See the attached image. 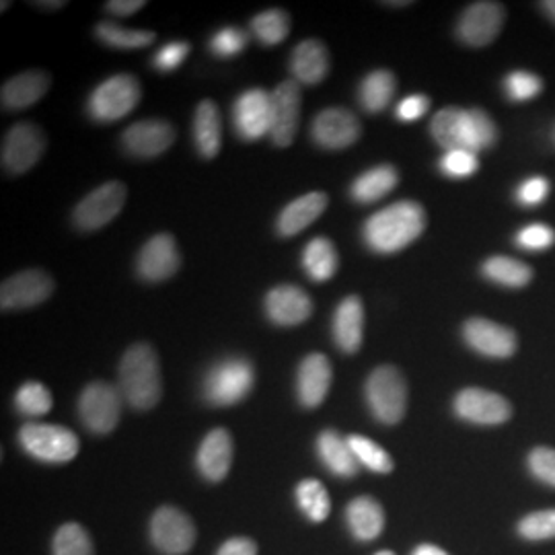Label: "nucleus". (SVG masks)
<instances>
[{
  "label": "nucleus",
  "mask_w": 555,
  "mask_h": 555,
  "mask_svg": "<svg viewBox=\"0 0 555 555\" xmlns=\"http://www.w3.org/2000/svg\"><path fill=\"white\" fill-rule=\"evenodd\" d=\"M426 229V212L417 202H396L364 222V243L383 256L412 245Z\"/></svg>",
  "instance_id": "obj_1"
},
{
  "label": "nucleus",
  "mask_w": 555,
  "mask_h": 555,
  "mask_svg": "<svg viewBox=\"0 0 555 555\" xmlns=\"http://www.w3.org/2000/svg\"><path fill=\"white\" fill-rule=\"evenodd\" d=\"M119 391L134 410H153L163 397L157 352L149 344L130 346L119 360Z\"/></svg>",
  "instance_id": "obj_2"
},
{
  "label": "nucleus",
  "mask_w": 555,
  "mask_h": 555,
  "mask_svg": "<svg viewBox=\"0 0 555 555\" xmlns=\"http://www.w3.org/2000/svg\"><path fill=\"white\" fill-rule=\"evenodd\" d=\"M256 383L254 364L247 358L229 357L219 360L204 377V397L208 403L229 408L251 393Z\"/></svg>",
  "instance_id": "obj_3"
},
{
  "label": "nucleus",
  "mask_w": 555,
  "mask_h": 555,
  "mask_svg": "<svg viewBox=\"0 0 555 555\" xmlns=\"http://www.w3.org/2000/svg\"><path fill=\"white\" fill-rule=\"evenodd\" d=\"M366 403L378 422L393 426L408 412V383L396 366H378L364 385Z\"/></svg>",
  "instance_id": "obj_4"
},
{
  "label": "nucleus",
  "mask_w": 555,
  "mask_h": 555,
  "mask_svg": "<svg viewBox=\"0 0 555 555\" xmlns=\"http://www.w3.org/2000/svg\"><path fill=\"white\" fill-rule=\"evenodd\" d=\"M21 449L43 463H68L79 455V438L64 426L29 422L21 426Z\"/></svg>",
  "instance_id": "obj_5"
},
{
  "label": "nucleus",
  "mask_w": 555,
  "mask_h": 555,
  "mask_svg": "<svg viewBox=\"0 0 555 555\" xmlns=\"http://www.w3.org/2000/svg\"><path fill=\"white\" fill-rule=\"evenodd\" d=\"M142 98L140 82L134 75L121 73L103 80L89 98V116L100 124H112L126 118Z\"/></svg>",
  "instance_id": "obj_6"
},
{
  "label": "nucleus",
  "mask_w": 555,
  "mask_h": 555,
  "mask_svg": "<svg viewBox=\"0 0 555 555\" xmlns=\"http://www.w3.org/2000/svg\"><path fill=\"white\" fill-rule=\"evenodd\" d=\"M124 397L119 387L109 383H91L79 397V416L93 435H109L116 430L121 416Z\"/></svg>",
  "instance_id": "obj_7"
},
{
  "label": "nucleus",
  "mask_w": 555,
  "mask_h": 555,
  "mask_svg": "<svg viewBox=\"0 0 555 555\" xmlns=\"http://www.w3.org/2000/svg\"><path fill=\"white\" fill-rule=\"evenodd\" d=\"M46 149V137L34 121L15 124L2 140V169L11 176L27 173L38 165Z\"/></svg>",
  "instance_id": "obj_8"
},
{
  "label": "nucleus",
  "mask_w": 555,
  "mask_h": 555,
  "mask_svg": "<svg viewBox=\"0 0 555 555\" xmlns=\"http://www.w3.org/2000/svg\"><path fill=\"white\" fill-rule=\"evenodd\" d=\"M128 190L119 181H107L80 199L73 220L80 231H98L118 217L126 204Z\"/></svg>",
  "instance_id": "obj_9"
},
{
  "label": "nucleus",
  "mask_w": 555,
  "mask_h": 555,
  "mask_svg": "<svg viewBox=\"0 0 555 555\" xmlns=\"http://www.w3.org/2000/svg\"><path fill=\"white\" fill-rule=\"evenodd\" d=\"M151 541L160 554H188L196 543L194 520L176 506H160L151 518Z\"/></svg>",
  "instance_id": "obj_10"
},
{
  "label": "nucleus",
  "mask_w": 555,
  "mask_h": 555,
  "mask_svg": "<svg viewBox=\"0 0 555 555\" xmlns=\"http://www.w3.org/2000/svg\"><path fill=\"white\" fill-rule=\"evenodd\" d=\"M54 280L43 270H23L15 276L7 278L0 286V309L20 311L38 307L52 297Z\"/></svg>",
  "instance_id": "obj_11"
},
{
  "label": "nucleus",
  "mask_w": 555,
  "mask_h": 555,
  "mask_svg": "<svg viewBox=\"0 0 555 555\" xmlns=\"http://www.w3.org/2000/svg\"><path fill=\"white\" fill-rule=\"evenodd\" d=\"M504 20L506 11L500 2H474L463 11L456 25V36L472 48H483L500 36Z\"/></svg>",
  "instance_id": "obj_12"
},
{
  "label": "nucleus",
  "mask_w": 555,
  "mask_h": 555,
  "mask_svg": "<svg viewBox=\"0 0 555 555\" xmlns=\"http://www.w3.org/2000/svg\"><path fill=\"white\" fill-rule=\"evenodd\" d=\"M233 121L238 139L245 142L270 137L272 132V93L266 89L245 91L233 107Z\"/></svg>",
  "instance_id": "obj_13"
},
{
  "label": "nucleus",
  "mask_w": 555,
  "mask_h": 555,
  "mask_svg": "<svg viewBox=\"0 0 555 555\" xmlns=\"http://www.w3.org/2000/svg\"><path fill=\"white\" fill-rule=\"evenodd\" d=\"M455 414L479 426H498L513 416V405L506 397L479 387H467L455 397Z\"/></svg>",
  "instance_id": "obj_14"
},
{
  "label": "nucleus",
  "mask_w": 555,
  "mask_h": 555,
  "mask_svg": "<svg viewBox=\"0 0 555 555\" xmlns=\"http://www.w3.org/2000/svg\"><path fill=\"white\" fill-rule=\"evenodd\" d=\"M300 85L297 80H284L272 91V142L286 149L297 139L300 124Z\"/></svg>",
  "instance_id": "obj_15"
},
{
  "label": "nucleus",
  "mask_w": 555,
  "mask_h": 555,
  "mask_svg": "<svg viewBox=\"0 0 555 555\" xmlns=\"http://www.w3.org/2000/svg\"><path fill=\"white\" fill-rule=\"evenodd\" d=\"M360 121L357 114L346 107H327L311 124L313 142L327 151H341L360 139Z\"/></svg>",
  "instance_id": "obj_16"
},
{
  "label": "nucleus",
  "mask_w": 555,
  "mask_h": 555,
  "mask_svg": "<svg viewBox=\"0 0 555 555\" xmlns=\"http://www.w3.org/2000/svg\"><path fill=\"white\" fill-rule=\"evenodd\" d=\"M173 142L176 128L165 119H140L128 126L121 134L124 149L140 159L159 157L171 149Z\"/></svg>",
  "instance_id": "obj_17"
},
{
  "label": "nucleus",
  "mask_w": 555,
  "mask_h": 555,
  "mask_svg": "<svg viewBox=\"0 0 555 555\" xmlns=\"http://www.w3.org/2000/svg\"><path fill=\"white\" fill-rule=\"evenodd\" d=\"M463 337L469 348L481 357L511 358L516 352V334L490 319H467L463 325Z\"/></svg>",
  "instance_id": "obj_18"
},
{
  "label": "nucleus",
  "mask_w": 555,
  "mask_h": 555,
  "mask_svg": "<svg viewBox=\"0 0 555 555\" xmlns=\"http://www.w3.org/2000/svg\"><path fill=\"white\" fill-rule=\"evenodd\" d=\"M181 266L178 243L167 233H159L149 238L146 245L140 249L137 259L139 276L146 282H165L178 274Z\"/></svg>",
  "instance_id": "obj_19"
},
{
  "label": "nucleus",
  "mask_w": 555,
  "mask_h": 555,
  "mask_svg": "<svg viewBox=\"0 0 555 555\" xmlns=\"http://www.w3.org/2000/svg\"><path fill=\"white\" fill-rule=\"evenodd\" d=\"M266 315L280 327L300 325L313 315V300L295 284H280L272 288L266 300Z\"/></svg>",
  "instance_id": "obj_20"
},
{
  "label": "nucleus",
  "mask_w": 555,
  "mask_h": 555,
  "mask_svg": "<svg viewBox=\"0 0 555 555\" xmlns=\"http://www.w3.org/2000/svg\"><path fill=\"white\" fill-rule=\"evenodd\" d=\"M332 380H334V371H332V362L325 354L313 352L302 358L297 373L298 403L311 410L319 408L330 393Z\"/></svg>",
  "instance_id": "obj_21"
},
{
  "label": "nucleus",
  "mask_w": 555,
  "mask_h": 555,
  "mask_svg": "<svg viewBox=\"0 0 555 555\" xmlns=\"http://www.w3.org/2000/svg\"><path fill=\"white\" fill-rule=\"evenodd\" d=\"M196 465L204 479L217 483L229 476L233 465V437L224 428H215L199 444Z\"/></svg>",
  "instance_id": "obj_22"
},
{
  "label": "nucleus",
  "mask_w": 555,
  "mask_h": 555,
  "mask_svg": "<svg viewBox=\"0 0 555 555\" xmlns=\"http://www.w3.org/2000/svg\"><path fill=\"white\" fill-rule=\"evenodd\" d=\"M50 82H52L50 75L43 70L20 73L17 77H13L2 85V91H0L2 107L9 112H20L25 107H31L48 93Z\"/></svg>",
  "instance_id": "obj_23"
},
{
  "label": "nucleus",
  "mask_w": 555,
  "mask_h": 555,
  "mask_svg": "<svg viewBox=\"0 0 555 555\" xmlns=\"http://www.w3.org/2000/svg\"><path fill=\"white\" fill-rule=\"evenodd\" d=\"M327 194L309 192L291 202L278 217L276 231L280 237H295L307 227H311L327 208Z\"/></svg>",
  "instance_id": "obj_24"
},
{
  "label": "nucleus",
  "mask_w": 555,
  "mask_h": 555,
  "mask_svg": "<svg viewBox=\"0 0 555 555\" xmlns=\"http://www.w3.org/2000/svg\"><path fill=\"white\" fill-rule=\"evenodd\" d=\"M364 337V307L358 297H346L334 313V339L344 354H357Z\"/></svg>",
  "instance_id": "obj_25"
},
{
  "label": "nucleus",
  "mask_w": 555,
  "mask_h": 555,
  "mask_svg": "<svg viewBox=\"0 0 555 555\" xmlns=\"http://www.w3.org/2000/svg\"><path fill=\"white\" fill-rule=\"evenodd\" d=\"M291 70L298 85H318L330 73V52L319 40H305L298 43L291 59Z\"/></svg>",
  "instance_id": "obj_26"
},
{
  "label": "nucleus",
  "mask_w": 555,
  "mask_h": 555,
  "mask_svg": "<svg viewBox=\"0 0 555 555\" xmlns=\"http://www.w3.org/2000/svg\"><path fill=\"white\" fill-rule=\"evenodd\" d=\"M318 455L323 465L339 477L358 476V463L354 451L350 449L348 438L341 437L336 430H323L318 437Z\"/></svg>",
  "instance_id": "obj_27"
},
{
  "label": "nucleus",
  "mask_w": 555,
  "mask_h": 555,
  "mask_svg": "<svg viewBox=\"0 0 555 555\" xmlns=\"http://www.w3.org/2000/svg\"><path fill=\"white\" fill-rule=\"evenodd\" d=\"M194 142L202 159H215L222 146V124L217 103L199 101L194 114Z\"/></svg>",
  "instance_id": "obj_28"
},
{
  "label": "nucleus",
  "mask_w": 555,
  "mask_h": 555,
  "mask_svg": "<svg viewBox=\"0 0 555 555\" xmlns=\"http://www.w3.org/2000/svg\"><path fill=\"white\" fill-rule=\"evenodd\" d=\"M346 522L358 541H375L385 529V513L375 498H354L346 508Z\"/></svg>",
  "instance_id": "obj_29"
},
{
  "label": "nucleus",
  "mask_w": 555,
  "mask_h": 555,
  "mask_svg": "<svg viewBox=\"0 0 555 555\" xmlns=\"http://www.w3.org/2000/svg\"><path fill=\"white\" fill-rule=\"evenodd\" d=\"M399 183V173L396 167L391 165H378L375 169L364 171L360 178L352 183V198L358 204H373L378 199L385 198L387 194H391Z\"/></svg>",
  "instance_id": "obj_30"
},
{
  "label": "nucleus",
  "mask_w": 555,
  "mask_h": 555,
  "mask_svg": "<svg viewBox=\"0 0 555 555\" xmlns=\"http://www.w3.org/2000/svg\"><path fill=\"white\" fill-rule=\"evenodd\" d=\"M461 140H463V151H472L476 155L479 151L492 149L498 140V128L494 119L490 118L479 107L463 109Z\"/></svg>",
  "instance_id": "obj_31"
},
{
  "label": "nucleus",
  "mask_w": 555,
  "mask_h": 555,
  "mask_svg": "<svg viewBox=\"0 0 555 555\" xmlns=\"http://www.w3.org/2000/svg\"><path fill=\"white\" fill-rule=\"evenodd\" d=\"M339 258L336 245L327 237L311 238L302 251V268L307 276L315 282H325L336 276Z\"/></svg>",
  "instance_id": "obj_32"
},
{
  "label": "nucleus",
  "mask_w": 555,
  "mask_h": 555,
  "mask_svg": "<svg viewBox=\"0 0 555 555\" xmlns=\"http://www.w3.org/2000/svg\"><path fill=\"white\" fill-rule=\"evenodd\" d=\"M396 87L397 80L391 70H375L360 82L358 101L366 112L378 114L393 100Z\"/></svg>",
  "instance_id": "obj_33"
},
{
  "label": "nucleus",
  "mask_w": 555,
  "mask_h": 555,
  "mask_svg": "<svg viewBox=\"0 0 555 555\" xmlns=\"http://www.w3.org/2000/svg\"><path fill=\"white\" fill-rule=\"evenodd\" d=\"M298 508L311 522H323L332 513V500L319 479H302L297 486Z\"/></svg>",
  "instance_id": "obj_34"
},
{
  "label": "nucleus",
  "mask_w": 555,
  "mask_h": 555,
  "mask_svg": "<svg viewBox=\"0 0 555 555\" xmlns=\"http://www.w3.org/2000/svg\"><path fill=\"white\" fill-rule=\"evenodd\" d=\"M483 274L490 278L492 282L511 286V288H522L531 282L533 270L518 261V259L504 258V256H494L483 263Z\"/></svg>",
  "instance_id": "obj_35"
},
{
  "label": "nucleus",
  "mask_w": 555,
  "mask_h": 555,
  "mask_svg": "<svg viewBox=\"0 0 555 555\" xmlns=\"http://www.w3.org/2000/svg\"><path fill=\"white\" fill-rule=\"evenodd\" d=\"M461 130H463V109L453 105L440 109L430 124V132L438 144L444 149V153L463 149Z\"/></svg>",
  "instance_id": "obj_36"
},
{
  "label": "nucleus",
  "mask_w": 555,
  "mask_h": 555,
  "mask_svg": "<svg viewBox=\"0 0 555 555\" xmlns=\"http://www.w3.org/2000/svg\"><path fill=\"white\" fill-rule=\"evenodd\" d=\"M95 36L109 48H118V50H139L146 48L153 41L157 40V36L153 31H142V29H124L116 23H107L103 21L95 27Z\"/></svg>",
  "instance_id": "obj_37"
},
{
  "label": "nucleus",
  "mask_w": 555,
  "mask_h": 555,
  "mask_svg": "<svg viewBox=\"0 0 555 555\" xmlns=\"http://www.w3.org/2000/svg\"><path fill=\"white\" fill-rule=\"evenodd\" d=\"M251 29L261 43L278 46L291 34V17L282 9H268L251 20Z\"/></svg>",
  "instance_id": "obj_38"
},
{
  "label": "nucleus",
  "mask_w": 555,
  "mask_h": 555,
  "mask_svg": "<svg viewBox=\"0 0 555 555\" xmlns=\"http://www.w3.org/2000/svg\"><path fill=\"white\" fill-rule=\"evenodd\" d=\"M52 555H95V547L82 525L66 522L54 535Z\"/></svg>",
  "instance_id": "obj_39"
},
{
  "label": "nucleus",
  "mask_w": 555,
  "mask_h": 555,
  "mask_svg": "<svg viewBox=\"0 0 555 555\" xmlns=\"http://www.w3.org/2000/svg\"><path fill=\"white\" fill-rule=\"evenodd\" d=\"M348 442H350V449L354 451L360 465L369 467L375 474H391L393 472V459L383 447H378L375 440L362 437V435H350Z\"/></svg>",
  "instance_id": "obj_40"
},
{
  "label": "nucleus",
  "mask_w": 555,
  "mask_h": 555,
  "mask_svg": "<svg viewBox=\"0 0 555 555\" xmlns=\"http://www.w3.org/2000/svg\"><path fill=\"white\" fill-rule=\"evenodd\" d=\"M15 405L23 416L41 417L52 410V393L46 385L29 380L23 383L15 396Z\"/></svg>",
  "instance_id": "obj_41"
},
{
  "label": "nucleus",
  "mask_w": 555,
  "mask_h": 555,
  "mask_svg": "<svg viewBox=\"0 0 555 555\" xmlns=\"http://www.w3.org/2000/svg\"><path fill=\"white\" fill-rule=\"evenodd\" d=\"M518 533L529 541H545L555 537V508L554 511H539L533 515L525 516L518 522Z\"/></svg>",
  "instance_id": "obj_42"
},
{
  "label": "nucleus",
  "mask_w": 555,
  "mask_h": 555,
  "mask_svg": "<svg viewBox=\"0 0 555 555\" xmlns=\"http://www.w3.org/2000/svg\"><path fill=\"white\" fill-rule=\"evenodd\" d=\"M504 89H506V95L513 101H529L535 100L541 93L543 82L533 73L515 70L504 80Z\"/></svg>",
  "instance_id": "obj_43"
},
{
  "label": "nucleus",
  "mask_w": 555,
  "mask_h": 555,
  "mask_svg": "<svg viewBox=\"0 0 555 555\" xmlns=\"http://www.w3.org/2000/svg\"><path fill=\"white\" fill-rule=\"evenodd\" d=\"M247 34L238 27H222L220 31H217L210 40V50L212 54H217L220 59H231V56H237L238 52L245 50L247 46Z\"/></svg>",
  "instance_id": "obj_44"
},
{
  "label": "nucleus",
  "mask_w": 555,
  "mask_h": 555,
  "mask_svg": "<svg viewBox=\"0 0 555 555\" xmlns=\"http://www.w3.org/2000/svg\"><path fill=\"white\" fill-rule=\"evenodd\" d=\"M479 167L476 153L472 151H449L440 159V169L449 178H469L474 176Z\"/></svg>",
  "instance_id": "obj_45"
},
{
  "label": "nucleus",
  "mask_w": 555,
  "mask_h": 555,
  "mask_svg": "<svg viewBox=\"0 0 555 555\" xmlns=\"http://www.w3.org/2000/svg\"><path fill=\"white\" fill-rule=\"evenodd\" d=\"M518 245L522 249H529V251H543V249H550L555 243V231L552 227L543 224V222H535V224H529L525 227L520 233H518Z\"/></svg>",
  "instance_id": "obj_46"
},
{
  "label": "nucleus",
  "mask_w": 555,
  "mask_h": 555,
  "mask_svg": "<svg viewBox=\"0 0 555 555\" xmlns=\"http://www.w3.org/2000/svg\"><path fill=\"white\" fill-rule=\"evenodd\" d=\"M190 50H192V46L188 41H169L155 54L153 64L160 73H171L183 60L188 59Z\"/></svg>",
  "instance_id": "obj_47"
},
{
  "label": "nucleus",
  "mask_w": 555,
  "mask_h": 555,
  "mask_svg": "<svg viewBox=\"0 0 555 555\" xmlns=\"http://www.w3.org/2000/svg\"><path fill=\"white\" fill-rule=\"evenodd\" d=\"M529 469L531 474L547 483V486H554L555 488V451L554 449H547V447H539L533 449L531 455H529Z\"/></svg>",
  "instance_id": "obj_48"
},
{
  "label": "nucleus",
  "mask_w": 555,
  "mask_h": 555,
  "mask_svg": "<svg viewBox=\"0 0 555 555\" xmlns=\"http://www.w3.org/2000/svg\"><path fill=\"white\" fill-rule=\"evenodd\" d=\"M550 192V183L545 178L527 179L520 188H518V202L525 206H537L543 199L547 198Z\"/></svg>",
  "instance_id": "obj_49"
},
{
  "label": "nucleus",
  "mask_w": 555,
  "mask_h": 555,
  "mask_svg": "<svg viewBox=\"0 0 555 555\" xmlns=\"http://www.w3.org/2000/svg\"><path fill=\"white\" fill-rule=\"evenodd\" d=\"M430 107V100L426 95H410L397 105V118L401 121H416L422 118Z\"/></svg>",
  "instance_id": "obj_50"
},
{
  "label": "nucleus",
  "mask_w": 555,
  "mask_h": 555,
  "mask_svg": "<svg viewBox=\"0 0 555 555\" xmlns=\"http://www.w3.org/2000/svg\"><path fill=\"white\" fill-rule=\"evenodd\" d=\"M217 555H258V543L249 537H231L220 545Z\"/></svg>",
  "instance_id": "obj_51"
},
{
  "label": "nucleus",
  "mask_w": 555,
  "mask_h": 555,
  "mask_svg": "<svg viewBox=\"0 0 555 555\" xmlns=\"http://www.w3.org/2000/svg\"><path fill=\"white\" fill-rule=\"evenodd\" d=\"M146 2L144 0H112L105 4V9L112 13V15H118V17H128V15H134L139 13L140 9H144Z\"/></svg>",
  "instance_id": "obj_52"
},
{
  "label": "nucleus",
  "mask_w": 555,
  "mask_h": 555,
  "mask_svg": "<svg viewBox=\"0 0 555 555\" xmlns=\"http://www.w3.org/2000/svg\"><path fill=\"white\" fill-rule=\"evenodd\" d=\"M412 555H449L444 550H440V547H437V545H420V547H416L414 550V554Z\"/></svg>",
  "instance_id": "obj_53"
},
{
  "label": "nucleus",
  "mask_w": 555,
  "mask_h": 555,
  "mask_svg": "<svg viewBox=\"0 0 555 555\" xmlns=\"http://www.w3.org/2000/svg\"><path fill=\"white\" fill-rule=\"evenodd\" d=\"M541 9L555 21V0H545V2H541Z\"/></svg>",
  "instance_id": "obj_54"
},
{
  "label": "nucleus",
  "mask_w": 555,
  "mask_h": 555,
  "mask_svg": "<svg viewBox=\"0 0 555 555\" xmlns=\"http://www.w3.org/2000/svg\"><path fill=\"white\" fill-rule=\"evenodd\" d=\"M36 7H41V9H62V7H66V2H34Z\"/></svg>",
  "instance_id": "obj_55"
},
{
  "label": "nucleus",
  "mask_w": 555,
  "mask_h": 555,
  "mask_svg": "<svg viewBox=\"0 0 555 555\" xmlns=\"http://www.w3.org/2000/svg\"><path fill=\"white\" fill-rule=\"evenodd\" d=\"M387 7H408L410 2H385Z\"/></svg>",
  "instance_id": "obj_56"
},
{
  "label": "nucleus",
  "mask_w": 555,
  "mask_h": 555,
  "mask_svg": "<svg viewBox=\"0 0 555 555\" xmlns=\"http://www.w3.org/2000/svg\"><path fill=\"white\" fill-rule=\"evenodd\" d=\"M375 555H396L393 552H389V550H383V552H377Z\"/></svg>",
  "instance_id": "obj_57"
}]
</instances>
